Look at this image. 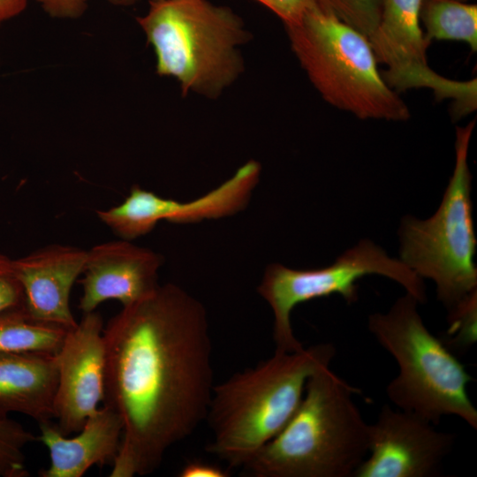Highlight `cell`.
Returning a JSON list of instances; mask_svg holds the SVG:
<instances>
[{"mask_svg":"<svg viewBox=\"0 0 477 477\" xmlns=\"http://www.w3.org/2000/svg\"><path fill=\"white\" fill-rule=\"evenodd\" d=\"M104 405L122 422L110 477L147 475L207 417L212 344L203 304L166 284L124 306L103 329Z\"/></svg>","mask_w":477,"mask_h":477,"instance_id":"6da1fadb","label":"cell"},{"mask_svg":"<svg viewBox=\"0 0 477 477\" xmlns=\"http://www.w3.org/2000/svg\"><path fill=\"white\" fill-rule=\"evenodd\" d=\"M356 392L329 366L319 368L290 420L242 466L244 472L254 477H353L369 448Z\"/></svg>","mask_w":477,"mask_h":477,"instance_id":"7a4b0ae2","label":"cell"},{"mask_svg":"<svg viewBox=\"0 0 477 477\" xmlns=\"http://www.w3.org/2000/svg\"><path fill=\"white\" fill-rule=\"evenodd\" d=\"M332 344L273 356L214 385L206 419L212 431L208 453L230 467L243 466L287 424L303 398L308 378L330 366Z\"/></svg>","mask_w":477,"mask_h":477,"instance_id":"3957f363","label":"cell"},{"mask_svg":"<svg viewBox=\"0 0 477 477\" xmlns=\"http://www.w3.org/2000/svg\"><path fill=\"white\" fill-rule=\"evenodd\" d=\"M156 57V72L173 77L184 95L217 97L242 72L238 47L249 40L231 9L208 0L150 1L137 18Z\"/></svg>","mask_w":477,"mask_h":477,"instance_id":"277c9868","label":"cell"},{"mask_svg":"<svg viewBox=\"0 0 477 477\" xmlns=\"http://www.w3.org/2000/svg\"><path fill=\"white\" fill-rule=\"evenodd\" d=\"M418 304L406 292L387 313L368 316L370 333L399 367L386 394L398 409L435 426L443 416L453 415L476 429L477 409L467 392L473 378L443 341L425 326Z\"/></svg>","mask_w":477,"mask_h":477,"instance_id":"5b68a950","label":"cell"},{"mask_svg":"<svg viewBox=\"0 0 477 477\" xmlns=\"http://www.w3.org/2000/svg\"><path fill=\"white\" fill-rule=\"evenodd\" d=\"M284 27L301 67L328 103L360 119L410 118L409 108L379 72L365 35L318 3Z\"/></svg>","mask_w":477,"mask_h":477,"instance_id":"8992f818","label":"cell"},{"mask_svg":"<svg viewBox=\"0 0 477 477\" xmlns=\"http://www.w3.org/2000/svg\"><path fill=\"white\" fill-rule=\"evenodd\" d=\"M475 120L457 127L456 162L437 211L428 219H402L400 261L420 278L434 281L437 299L454 314L477 297L476 238L472 217L469 143Z\"/></svg>","mask_w":477,"mask_h":477,"instance_id":"52a82bcc","label":"cell"},{"mask_svg":"<svg viewBox=\"0 0 477 477\" xmlns=\"http://www.w3.org/2000/svg\"><path fill=\"white\" fill-rule=\"evenodd\" d=\"M373 274L398 283L419 303L426 301L422 278L368 239L360 241L324 268L294 269L280 263L269 264L257 292L273 313L275 351L294 352L304 348L295 337L291 323V314L296 306L332 294H339L347 303H353L358 299L356 282Z\"/></svg>","mask_w":477,"mask_h":477,"instance_id":"ba28073f","label":"cell"},{"mask_svg":"<svg viewBox=\"0 0 477 477\" xmlns=\"http://www.w3.org/2000/svg\"><path fill=\"white\" fill-rule=\"evenodd\" d=\"M261 170L260 163L250 160L219 186L188 202L166 199L135 185L121 203L96 214L117 237L131 241L150 232L159 221L191 223L230 216L247 206Z\"/></svg>","mask_w":477,"mask_h":477,"instance_id":"9c48e42d","label":"cell"},{"mask_svg":"<svg viewBox=\"0 0 477 477\" xmlns=\"http://www.w3.org/2000/svg\"><path fill=\"white\" fill-rule=\"evenodd\" d=\"M409 412L383 405L368 424V454L353 477H435L455 437Z\"/></svg>","mask_w":477,"mask_h":477,"instance_id":"30bf717a","label":"cell"},{"mask_svg":"<svg viewBox=\"0 0 477 477\" xmlns=\"http://www.w3.org/2000/svg\"><path fill=\"white\" fill-rule=\"evenodd\" d=\"M103 322L95 311L84 314L57 353L58 382L54 419L64 435L78 433L105 396Z\"/></svg>","mask_w":477,"mask_h":477,"instance_id":"8fae6325","label":"cell"},{"mask_svg":"<svg viewBox=\"0 0 477 477\" xmlns=\"http://www.w3.org/2000/svg\"><path fill=\"white\" fill-rule=\"evenodd\" d=\"M422 0H381V14L367 38L377 63L387 66L382 76L394 91L427 87L437 99L454 98L458 81L445 79L428 64L430 44L420 26Z\"/></svg>","mask_w":477,"mask_h":477,"instance_id":"7c38bea8","label":"cell"},{"mask_svg":"<svg viewBox=\"0 0 477 477\" xmlns=\"http://www.w3.org/2000/svg\"><path fill=\"white\" fill-rule=\"evenodd\" d=\"M163 257L155 251L120 238L87 250L79 307L84 313L108 299L130 305L151 294L158 286Z\"/></svg>","mask_w":477,"mask_h":477,"instance_id":"4fadbf2b","label":"cell"},{"mask_svg":"<svg viewBox=\"0 0 477 477\" xmlns=\"http://www.w3.org/2000/svg\"><path fill=\"white\" fill-rule=\"evenodd\" d=\"M87 250L49 245L13 260L25 307L34 318L72 329L78 322L70 307L73 284L84 271Z\"/></svg>","mask_w":477,"mask_h":477,"instance_id":"5bb4252c","label":"cell"},{"mask_svg":"<svg viewBox=\"0 0 477 477\" xmlns=\"http://www.w3.org/2000/svg\"><path fill=\"white\" fill-rule=\"evenodd\" d=\"M37 440L49 449L50 464L42 470V477H81L93 466L113 464L122 436V422L117 413L103 405L87 418L79 434L64 435L56 424H39Z\"/></svg>","mask_w":477,"mask_h":477,"instance_id":"9a60e30c","label":"cell"},{"mask_svg":"<svg viewBox=\"0 0 477 477\" xmlns=\"http://www.w3.org/2000/svg\"><path fill=\"white\" fill-rule=\"evenodd\" d=\"M57 354L0 352V417L19 413L39 424L54 419Z\"/></svg>","mask_w":477,"mask_h":477,"instance_id":"2e32d148","label":"cell"},{"mask_svg":"<svg viewBox=\"0 0 477 477\" xmlns=\"http://www.w3.org/2000/svg\"><path fill=\"white\" fill-rule=\"evenodd\" d=\"M70 329L36 319L26 307L9 310L0 314V352L57 354Z\"/></svg>","mask_w":477,"mask_h":477,"instance_id":"e0dca14e","label":"cell"},{"mask_svg":"<svg viewBox=\"0 0 477 477\" xmlns=\"http://www.w3.org/2000/svg\"><path fill=\"white\" fill-rule=\"evenodd\" d=\"M420 19L425 39L458 41L477 50V5L456 0H422Z\"/></svg>","mask_w":477,"mask_h":477,"instance_id":"ac0fdd59","label":"cell"},{"mask_svg":"<svg viewBox=\"0 0 477 477\" xmlns=\"http://www.w3.org/2000/svg\"><path fill=\"white\" fill-rule=\"evenodd\" d=\"M324 10L367 38L375 30L381 14V0H316Z\"/></svg>","mask_w":477,"mask_h":477,"instance_id":"d6986e66","label":"cell"},{"mask_svg":"<svg viewBox=\"0 0 477 477\" xmlns=\"http://www.w3.org/2000/svg\"><path fill=\"white\" fill-rule=\"evenodd\" d=\"M448 321L450 339L445 345H452L458 350L472 346L477 339V297L449 316Z\"/></svg>","mask_w":477,"mask_h":477,"instance_id":"ffe728a7","label":"cell"},{"mask_svg":"<svg viewBox=\"0 0 477 477\" xmlns=\"http://www.w3.org/2000/svg\"><path fill=\"white\" fill-rule=\"evenodd\" d=\"M26 440V429L8 417H0V473L19 458Z\"/></svg>","mask_w":477,"mask_h":477,"instance_id":"44dd1931","label":"cell"},{"mask_svg":"<svg viewBox=\"0 0 477 477\" xmlns=\"http://www.w3.org/2000/svg\"><path fill=\"white\" fill-rule=\"evenodd\" d=\"M23 307L24 290L15 272L13 260L0 253V314Z\"/></svg>","mask_w":477,"mask_h":477,"instance_id":"7402d4cb","label":"cell"},{"mask_svg":"<svg viewBox=\"0 0 477 477\" xmlns=\"http://www.w3.org/2000/svg\"><path fill=\"white\" fill-rule=\"evenodd\" d=\"M43 11L52 18L77 19L83 15L87 8V0H34ZM111 4L128 6L139 0H109Z\"/></svg>","mask_w":477,"mask_h":477,"instance_id":"603a6c76","label":"cell"},{"mask_svg":"<svg viewBox=\"0 0 477 477\" xmlns=\"http://www.w3.org/2000/svg\"><path fill=\"white\" fill-rule=\"evenodd\" d=\"M273 11L284 26L299 21L304 13L317 4L316 0H255Z\"/></svg>","mask_w":477,"mask_h":477,"instance_id":"cb8c5ba5","label":"cell"},{"mask_svg":"<svg viewBox=\"0 0 477 477\" xmlns=\"http://www.w3.org/2000/svg\"><path fill=\"white\" fill-rule=\"evenodd\" d=\"M228 475L223 468L198 460L188 462L178 474L180 477H227Z\"/></svg>","mask_w":477,"mask_h":477,"instance_id":"d4e9b609","label":"cell"},{"mask_svg":"<svg viewBox=\"0 0 477 477\" xmlns=\"http://www.w3.org/2000/svg\"><path fill=\"white\" fill-rule=\"evenodd\" d=\"M26 5L27 0H0V26L22 13Z\"/></svg>","mask_w":477,"mask_h":477,"instance_id":"484cf974","label":"cell"},{"mask_svg":"<svg viewBox=\"0 0 477 477\" xmlns=\"http://www.w3.org/2000/svg\"><path fill=\"white\" fill-rule=\"evenodd\" d=\"M456 1L466 3V2L468 1V0H456Z\"/></svg>","mask_w":477,"mask_h":477,"instance_id":"4316f807","label":"cell"},{"mask_svg":"<svg viewBox=\"0 0 477 477\" xmlns=\"http://www.w3.org/2000/svg\"><path fill=\"white\" fill-rule=\"evenodd\" d=\"M150 1H159V0H150Z\"/></svg>","mask_w":477,"mask_h":477,"instance_id":"83f0119b","label":"cell"}]
</instances>
